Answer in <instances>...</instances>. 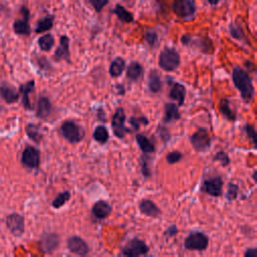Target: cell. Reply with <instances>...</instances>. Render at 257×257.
<instances>
[{
    "label": "cell",
    "instance_id": "cell-1",
    "mask_svg": "<svg viewBox=\"0 0 257 257\" xmlns=\"http://www.w3.org/2000/svg\"><path fill=\"white\" fill-rule=\"evenodd\" d=\"M232 79L242 98L246 102H249L255 94V89L249 74L241 67L235 66L232 72Z\"/></svg>",
    "mask_w": 257,
    "mask_h": 257
},
{
    "label": "cell",
    "instance_id": "cell-2",
    "mask_svg": "<svg viewBox=\"0 0 257 257\" xmlns=\"http://www.w3.org/2000/svg\"><path fill=\"white\" fill-rule=\"evenodd\" d=\"M159 66L166 71H173L180 65L181 58L179 52L173 47H164L159 55Z\"/></svg>",
    "mask_w": 257,
    "mask_h": 257
},
{
    "label": "cell",
    "instance_id": "cell-3",
    "mask_svg": "<svg viewBox=\"0 0 257 257\" xmlns=\"http://www.w3.org/2000/svg\"><path fill=\"white\" fill-rule=\"evenodd\" d=\"M61 136L71 144L79 143L84 137V130L73 120H66L60 125Z\"/></svg>",
    "mask_w": 257,
    "mask_h": 257
},
{
    "label": "cell",
    "instance_id": "cell-4",
    "mask_svg": "<svg viewBox=\"0 0 257 257\" xmlns=\"http://www.w3.org/2000/svg\"><path fill=\"white\" fill-rule=\"evenodd\" d=\"M172 8L178 17L185 20H192L197 10L195 0H174Z\"/></svg>",
    "mask_w": 257,
    "mask_h": 257
},
{
    "label": "cell",
    "instance_id": "cell-5",
    "mask_svg": "<svg viewBox=\"0 0 257 257\" xmlns=\"http://www.w3.org/2000/svg\"><path fill=\"white\" fill-rule=\"evenodd\" d=\"M19 13L21 15V18H17L14 20L12 24L13 31L17 35L28 36L31 32V28L29 24V19H30L29 8L25 5H22L19 9Z\"/></svg>",
    "mask_w": 257,
    "mask_h": 257
},
{
    "label": "cell",
    "instance_id": "cell-6",
    "mask_svg": "<svg viewBox=\"0 0 257 257\" xmlns=\"http://www.w3.org/2000/svg\"><path fill=\"white\" fill-rule=\"evenodd\" d=\"M209 245V238L203 232H192L184 242L187 250L205 251Z\"/></svg>",
    "mask_w": 257,
    "mask_h": 257
},
{
    "label": "cell",
    "instance_id": "cell-7",
    "mask_svg": "<svg viewBox=\"0 0 257 257\" xmlns=\"http://www.w3.org/2000/svg\"><path fill=\"white\" fill-rule=\"evenodd\" d=\"M148 252H149L148 245L144 241H142L138 238L131 239L125 244V246H123L121 248V255L128 256V257H137V256L146 255Z\"/></svg>",
    "mask_w": 257,
    "mask_h": 257
},
{
    "label": "cell",
    "instance_id": "cell-8",
    "mask_svg": "<svg viewBox=\"0 0 257 257\" xmlns=\"http://www.w3.org/2000/svg\"><path fill=\"white\" fill-rule=\"evenodd\" d=\"M21 164L27 169H37L40 164V152L33 146H26L21 154Z\"/></svg>",
    "mask_w": 257,
    "mask_h": 257
},
{
    "label": "cell",
    "instance_id": "cell-9",
    "mask_svg": "<svg viewBox=\"0 0 257 257\" xmlns=\"http://www.w3.org/2000/svg\"><path fill=\"white\" fill-rule=\"evenodd\" d=\"M190 141L196 151L204 152L211 146V137L206 128H199L191 137Z\"/></svg>",
    "mask_w": 257,
    "mask_h": 257
},
{
    "label": "cell",
    "instance_id": "cell-10",
    "mask_svg": "<svg viewBox=\"0 0 257 257\" xmlns=\"http://www.w3.org/2000/svg\"><path fill=\"white\" fill-rule=\"evenodd\" d=\"M111 126L114 135L119 139L124 138L125 135L128 133V130L125 126V113L122 107H119L115 110L112 116Z\"/></svg>",
    "mask_w": 257,
    "mask_h": 257
},
{
    "label": "cell",
    "instance_id": "cell-11",
    "mask_svg": "<svg viewBox=\"0 0 257 257\" xmlns=\"http://www.w3.org/2000/svg\"><path fill=\"white\" fill-rule=\"evenodd\" d=\"M5 224L13 236L19 237L24 233V218L20 214H9L5 219Z\"/></svg>",
    "mask_w": 257,
    "mask_h": 257
},
{
    "label": "cell",
    "instance_id": "cell-12",
    "mask_svg": "<svg viewBox=\"0 0 257 257\" xmlns=\"http://www.w3.org/2000/svg\"><path fill=\"white\" fill-rule=\"evenodd\" d=\"M223 184L222 178L216 176L204 181L202 191L212 197H220L223 193Z\"/></svg>",
    "mask_w": 257,
    "mask_h": 257
},
{
    "label": "cell",
    "instance_id": "cell-13",
    "mask_svg": "<svg viewBox=\"0 0 257 257\" xmlns=\"http://www.w3.org/2000/svg\"><path fill=\"white\" fill-rule=\"evenodd\" d=\"M59 245V236L55 233L43 234L39 240L40 250L44 253H52Z\"/></svg>",
    "mask_w": 257,
    "mask_h": 257
},
{
    "label": "cell",
    "instance_id": "cell-14",
    "mask_svg": "<svg viewBox=\"0 0 257 257\" xmlns=\"http://www.w3.org/2000/svg\"><path fill=\"white\" fill-rule=\"evenodd\" d=\"M67 248L70 252H72L76 255H80V256H84V255L88 254V252H89V248H88V245L86 244V242L78 236H72V237L68 238Z\"/></svg>",
    "mask_w": 257,
    "mask_h": 257
},
{
    "label": "cell",
    "instance_id": "cell-15",
    "mask_svg": "<svg viewBox=\"0 0 257 257\" xmlns=\"http://www.w3.org/2000/svg\"><path fill=\"white\" fill-rule=\"evenodd\" d=\"M34 87H35V82L33 79L31 80H28L26 81L25 83H22L19 85V88H18V92H19V95H21V102H22V105L23 107L26 109V110H31L33 108L31 102H30V98H29V95L31 92H33L34 90Z\"/></svg>",
    "mask_w": 257,
    "mask_h": 257
},
{
    "label": "cell",
    "instance_id": "cell-16",
    "mask_svg": "<svg viewBox=\"0 0 257 257\" xmlns=\"http://www.w3.org/2000/svg\"><path fill=\"white\" fill-rule=\"evenodd\" d=\"M0 96L8 104H12L18 101L19 92L11 84L7 82H2L0 84Z\"/></svg>",
    "mask_w": 257,
    "mask_h": 257
},
{
    "label": "cell",
    "instance_id": "cell-17",
    "mask_svg": "<svg viewBox=\"0 0 257 257\" xmlns=\"http://www.w3.org/2000/svg\"><path fill=\"white\" fill-rule=\"evenodd\" d=\"M54 59L57 61L66 60L70 61V52H69V38L66 35H61L59 38V45L54 51Z\"/></svg>",
    "mask_w": 257,
    "mask_h": 257
},
{
    "label": "cell",
    "instance_id": "cell-18",
    "mask_svg": "<svg viewBox=\"0 0 257 257\" xmlns=\"http://www.w3.org/2000/svg\"><path fill=\"white\" fill-rule=\"evenodd\" d=\"M52 112V104L47 96H40L36 104L35 115L39 119H46Z\"/></svg>",
    "mask_w": 257,
    "mask_h": 257
},
{
    "label": "cell",
    "instance_id": "cell-19",
    "mask_svg": "<svg viewBox=\"0 0 257 257\" xmlns=\"http://www.w3.org/2000/svg\"><path fill=\"white\" fill-rule=\"evenodd\" d=\"M111 211H112L111 205L104 200H100L96 202L92 207V215L99 220L107 218L110 215Z\"/></svg>",
    "mask_w": 257,
    "mask_h": 257
},
{
    "label": "cell",
    "instance_id": "cell-20",
    "mask_svg": "<svg viewBox=\"0 0 257 257\" xmlns=\"http://www.w3.org/2000/svg\"><path fill=\"white\" fill-rule=\"evenodd\" d=\"M139 209L144 215L149 217L156 218L161 214V211L158 208V206L149 199H143L139 204Z\"/></svg>",
    "mask_w": 257,
    "mask_h": 257
},
{
    "label": "cell",
    "instance_id": "cell-21",
    "mask_svg": "<svg viewBox=\"0 0 257 257\" xmlns=\"http://www.w3.org/2000/svg\"><path fill=\"white\" fill-rule=\"evenodd\" d=\"M185 95H186L185 86L182 85L181 83H174V85L170 90L169 97L176 100L178 103V106H182L185 101Z\"/></svg>",
    "mask_w": 257,
    "mask_h": 257
},
{
    "label": "cell",
    "instance_id": "cell-22",
    "mask_svg": "<svg viewBox=\"0 0 257 257\" xmlns=\"http://www.w3.org/2000/svg\"><path fill=\"white\" fill-rule=\"evenodd\" d=\"M124 69H125V60L122 57L117 56L110 63L109 74L111 77H118L119 75H121Z\"/></svg>",
    "mask_w": 257,
    "mask_h": 257
},
{
    "label": "cell",
    "instance_id": "cell-23",
    "mask_svg": "<svg viewBox=\"0 0 257 257\" xmlns=\"http://www.w3.org/2000/svg\"><path fill=\"white\" fill-rule=\"evenodd\" d=\"M53 20H54V16L53 15H45L42 18H40L35 26L34 31L36 33H42L45 31L50 30L53 27Z\"/></svg>",
    "mask_w": 257,
    "mask_h": 257
},
{
    "label": "cell",
    "instance_id": "cell-24",
    "mask_svg": "<svg viewBox=\"0 0 257 257\" xmlns=\"http://www.w3.org/2000/svg\"><path fill=\"white\" fill-rule=\"evenodd\" d=\"M181 114L179 112V108L176 103H166L165 104V116L164 121L170 122L174 120L180 119Z\"/></svg>",
    "mask_w": 257,
    "mask_h": 257
},
{
    "label": "cell",
    "instance_id": "cell-25",
    "mask_svg": "<svg viewBox=\"0 0 257 257\" xmlns=\"http://www.w3.org/2000/svg\"><path fill=\"white\" fill-rule=\"evenodd\" d=\"M111 12L113 14H115L117 16V18L125 23H131L134 21V15L122 5L120 4H116L113 9L111 10Z\"/></svg>",
    "mask_w": 257,
    "mask_h": 257
},
{
    "label": "cell",
    "instance_id": "cell-26",
    "mask_svg": "<svg viewBox=\"0 0 257 257\" xmlns=\"http://www.w3.org/2000/svg\"><path fill=\"white\" fill-rule=\"evenodd\" d=\"M142 75H143V66L137 61L131 62L126 69L127 78L132 81H137L142 77Z\"/></svg>",
    "mask_w": 257,
    "mask_h": 257
},
{
    "label": "cell",
    "instance_id": "cell-27",
    "mask_svg": "<svg viewBox=\"0 0 257 257\" xmlns=\"http://www.w3.org/2000/svg\"><path fill=\"white\" fill-rule=\"evenodd\" d=\"M136 141L140 147V149L142 150L143 153L145 154H151L155 151V146L154 144L151 142V140L146 137L145 135L142 134H138L136 136Z\"/></svg>",
    "mask_w": 257,
    "mask_h": 257
},
{
    "label": "cell",
    "instance_id": "cell-28",
    "mask_svg": "<svg viewBox=\"0 0 257 257\" xmlns=\"http://www.w3.org/2000/svg\"><path fill=\"white\" fill-rule=\"evenodd\" d=\"M148 86L149 89L152 92H159L161 90L162 87V81H161V77L158 74V72L156 70H152L149 74V78H148Z\"/></svg>",
    "mask_w": 257,
    "mask_h": 257
},
{
    "label": "cell",
    "instance_id": "cell-29",
    "mask_svg": "<svg viewBox=\"0 0 257 257\" xmlns=\"http://www.w3.org/2000/svg\"><path fill=\"white\" fill-rule=\"evenodd\" d=\"M220 111L230 121H235L237 118L236 112L230 107V102L227 98H223L220 102Z\"/></svg>",
    "mask_w": 257,
    "mask_h": 257
},
{
    "label": "cell",
    "instance_id": "cell-30",
    "mask_svg": "<svg viewBox=\"0 0 257 257\" xmlns=\"http://www.w3.org/2000/svg\"><path fill=\"white\" fill-rule=\"evenodd\" d=\"M38 46L43 51H49L54 45V37L50 33H46L38 38Z\"/></svg>",
    "mask_w": 257,
    "mask_h": 257
},
{
    "label": "cell",
    "instance_id": "cell-31",
    "mask_svg": "<svg viewBox=\"0 0 257 257\" xmlns=\"http://www.w3.org/2000/svg\"><path fill=\"white\" fill-rule=\"evenodd\" d=\"M25 132H26V135L29 137V139L36 144L40 143V141L42 140V134L36 124H33V123L27 124Z\"/></svg>",
    "mask_w": 257,
    "mask_h": 257
},
{
    "label": "cell",
    "instance_id": "cell-32",
    "mask_svg": "<svg viewBox=\"0 0 257 257\" xmlns=\"http://www.w3.org/2000/svg\"><path fill=\"white\" fill-rule=\"evenodd\" d=\"M108 138H109V133L104 125H98L95 127L93 132V139L96 142L100 144H104L108 141Z\"/></svg>",
    "mask_w": 257,
    "mask_h": 257
},
{
    "label": "cell",
    "instance_id": "cell-33",
    "mask_svg": "<svg viewBox=\"0 0 257 257\" xmlns=\"http://www.w3.org/2000/svg\"><path fill=\"white\" fill-rule=\"evenodd\" d=\"M69 199H70V193L68 191H63L54 198V200L52 201V207L55 209H58L62 207Z\"/></svg>",
    "mask_w": 257,
    "mask_h": 257
},
{
    "label": "cell",
    "instance_id": "cell-34",
    "mask_svg": "<svg viewBox=\"0 0 257 257\" xmlns=\"http://www.w3.org/2000/svg\"><path fill=\"white\" fill-rule=\"evenodd\" d=\"M144 39L146 42L151 46V47H156L159 42V37L158 34L155 30L153 29H147L144 33Z\"/></svg>",
    "mask_w": 257,
    "mask_h": 257
},
{
    "label": "cell",
    "instance_id": "cell-35",
    "mask_svg": "<svg viewBox=\"0 0 257 257\" xmlns=\"http://www.w3.org/2000/svg\"><path fill=\"white\" fill-rule=\"evenodd\" d=\"M238 191H239V187L234 184V183H229L228 185V190H227V194H226V198L229 201H233L237 198L238 196Z\"/></svg>",
    "mask_w": 257,
    "mask_h": 257
},
{
    "label": "cell",
    "instance_id": "cell-36",
    "mask_svg": "<svg viewBox=\"0 0 257 257\" xmlns=\"http://www.w3.org/2000/svg\"><path fill=\"white\" fill-rule=\"evenodd\" d=\"M128 122H130L131 126L134 130H139L141 125H147L148 124V119L146 117H135V116H132L128 119Z\"/></svg>",
    "mask_w": 257,
    "mask_h": 257
},
{
    "label": "cell",
    "instance_id": "cell-37",
    "mask_svg": "<svg viewBox=\"0 0 257 257\" xmlns=\"http://www.w3.org/2000/svg\"><path fill=\"white\" fill-rule=\"evenodd\" d=\"M230 34L232 37L236 38V39H239V40H242L244 38V34H243V31L241 29L240 26L236 25L235 23H231L230 24Z\"/></svg>",
    "mask_w": 257,
    "mask_h": 257
},
{
    "label": "cell",
    "instance_id": "cell-38",
    "mask_svg": "<svg viewBox=\"0 0 257 257\" xmlns=\"http://www.w3.org/2000/svg\"><path fill=\"white\" fill-rule=\"evenodd\" d=\"M182 158H183V155L179 151H172L166 156V160L169 164H176L179 161H181Z\"/></svg>",
    "mask_w": 257,
    "mask_h": 257
},
{
    "label": "cell",
    "instance_id": "cell-39",
    "mask_svg": "<svg viewBox=\"0 0 257 257\" xmlns=\"http://www.w3.org/2000/svg\"><path fill=\"white\" fill-rule=\"evenodd\" d=\"M214 160L215 161H218L221 163L222 166H228L230 164V158L229 156L227 155V153L223 152V151H220L219 153H217L215 156H214Z\"/></svg>",
    "mask_w": 257,
    "mask_h": 257
},
{
    "label": "cell",
    "instance_id": "cell-40",
    "mask_svg": "<svg viewBox=\"0 0 257 257\" xmlns=\"http://www.w3.org/2000/svg\"><path fill=\"white\" fill-rule=\"evenodd\" d=\"M89 2L96 12H100L102 8L108 3V0H89Z\"/></svg>",
    "mask_w": 257,
    "mask_h": 257
},
{
    "label": "cell",
    "instance_id": "cell-41",
    "mask_svg": "<svg viewBox=\"0 0 257 257\" xmlns=\"http://www.w3.org/2000/svg\"><path fill=\"white\" fill-rule=\"evenodd\" d=\"M36 63L37 65L43 69V70H46L48 68H50V65H49V62L47 61V59L45 57H42V56H38L36 57Z\"/></svg>",
    "mask_w": 257,
    "mask_h": 257
},
{
    "label": "cell",
    "instance_id": "cell-42",
    "mask_svg": "<svg viewBox=\"0 0 257 257\" xmlns=\"http://www.w3.org/2000/svg\"><path fill=\"white\" fill-rule=\"evenodd\" d=\"M245 131L248 135V137L252 140L253 144L256 145V132H255V128L253 125H246L245 126Z\"/></svg>",
    "mask_w": 257,
    "mask_h": 257
},
{
    "label": "cell",
    "instance_id": "cell-43",
    "mask_svg": "<svg viewBox=\"0 0 257 257\" xmlns=\"http://www.w3.org/2000/svg\"><path fill=\"white\" fill-rule=\"evenodd\" d=\"M142 173L145 177H150L151 176V169H150L146 159L142 160Z\"/></svg>",
    "mask_w": 257,
    "mask_h": 257
},
{
    "label": "cell",
    "instance_id": "cell-44",
    "mask_svg": "<svg viewBox=\"0 0 257 257\" xmlns=\"http://www.w3.org/2000/svg\"><path fill=\"white\" fill-rule=\"evenodd\" d=\"M177 232H178V229H177V227L173 225V226L169 227V228L166 230V232H165V235H166V236H169V237H172V236L176 235V234H177Z\"/></svg>",
    "mask_w": 257,
    "mask_h": 257
},
{
    "label": "cell",
    "instance_id": "cell-45",
    "mask_svg": "<svg viewBox=\"0 0 257 257\" xmlns=\"http://www.w3.org/2000/svg\"><path fill=\"white\" fill-rule=\"evenodd\" d=\"M245 256H246V257H256V256H257V249H255V248L248 249V250L245 252Z\"/></svg>",
    "mask_w": 257,
    "mask_h": 257
},
{
    "label": "cell",
    "instance_id": "cell-46",
    "mask_svg": "<svg viewBox=\"0 0 257 257\" xmlns=\"http://www.w3.org/2000/svg\"><path fill=\"white\" fill-rule=\"evenodd\" d=\"M209 1V3L211 4V5H217L220 1H222V0H208Z\"/></svg>",
    "mask_w": 257,
    "mask_h": 257
},
{
    "label": "cell",
    "instance_id": "cell-47",
    "mask_svg": "<svg viewBox=\"0 0 257 257\" xmlns=\"http://www.w3.org/2000/svg\"><path fill=\"white\" fill-rule=\"evenodd\" d=\"M253 180L256 182V171H254V173H253Z\"/></svg>",
    "mask_w": 257,
    "mask_h": 257
}]
</instances>
